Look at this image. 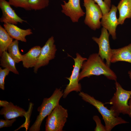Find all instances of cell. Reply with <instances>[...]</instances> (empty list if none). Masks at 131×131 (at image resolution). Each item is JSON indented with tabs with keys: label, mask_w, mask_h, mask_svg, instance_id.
Instances as JSON below:
<instances>
[{
	"label": "cell",
	"mask_w": 131,
	"mask_h": 131,
	"mask_svg": "<svg viewBox=\"0 0 131 131\" xmlns=\"http://www.w3.org/2000/svg\"><path fill=\"white\" fill-rule=\"evenodd\" d=\"M110 34L107 30L103 27L101 29V35L99 38L92 37V40L98 45V54L103 60H106V64L110 67L111 50L109 43Z\"/></svg>",
	"instance_id": "9"
},
{
	"label": "cell",
	"mask_w": 131,
	"mask_h": 131,
	"mask_svg": "<svg viewBox=\"0 0 131 131\" xmlns=\"http://www.w3.org/2000/svg\"><path fill=\"white\" fill-rule=\"evenodd\" d=\"M115 84L116 91L109 103L112 105L110 109L117 116L120 114L129 115L130 107L128 102L131 97V90H125L117 81Z\"/></svg>",
	"instance_id": "4"
},
{
	"label": "cell",
	"mask_w": 131,
	"mask_h": 131,
	"mask_svg": "<svg viewBox=\"0 0 131 131\" xmlns=\"http://www.w3.org/2000/svg\"><path fill=\"white\" fill-rule=\"evenodd\" d=\"M61 5L62 12L70 17L73 23L78 22L79 19L85 14L80 5V0H68L66 2L63 1Z\"/></svg>",
	"instance_id": "10"
},
{
	"label": "cell",
	"mask_w": 131,
	"mask_h": 131,
	"mask_svg": "<svg viewBox=\"0 0 131 131\" xmlns=\"http://www.w3.org/2000/svg\"><path fill=\"white\" fill-rule=\"evenodd\" d=\"M68 117V111L58 104L48 116L46 131H62Z\"/></svg>",
	"instance_id": "5"
},
{
	"label": "cell",
	"mask_w": 131,
	"mask_h": 131,
	"mask_svg": "<svg viewBox=\"0 0 131 131\" xmlns=\"http://www.w3.org/2000/svg\"><path fill=\"white\" fill-rule=\"evenodd\" d=\"M13 39L9 35L4 28L0 25V56L4 51H7Z\"/></svg>",
	"instance_id": "19"
},
{
	"label": "cell",
	"mask_w": 131,
	"mask_h": 131,
	"mask_svg": "<svg viewBox=\"0 0 131 131\" xmlns=\"http://www.w3.org/2000/svg\"><path fill=\"white\" fill-rule=\"evenodd\" d=\"M10 5L8 1L6 0H0V8L2 12L0 22L15 25L17 24L18 23H22L26 22L16 14Z\"/></svg>",
	"instance_id": "12"
},
{
	"label": "cell",
	"mask_w": 131,
	"mask_h": 131,
	"mask_svg": "<svg viewBox=\"0 0 131 131\" xmlns=\"http://www.w3.org/2000/svg\"><path fill=\"white\" fill-rule=\"evenodd\" d=\"M119 61L131 64V43L121 48L112 49L111 63H114Z\"/></svg>",
	"instance_id": "15"
},
{
	"label": "cell",
	"mask_w": 131,
	"mask_h": 131,
	"mask_svg": "<svg viewBox=\"0 0 131 131\" xmlns=\"http://www.w3.org/2000/svg\"><path fill=\"white\" fill-rule=\"evenodd\" d=\"M128 104L130 107L129 113L128 115L131 118V97L129 100Z\"/></svg>",
	"instance_id": "29"
},
{
	"label": "cell",
	"mask_w": 131,
	"mask_h": 131,
	"mask_svg": "<svg viewBox=\"0 0 131 131\" xmlns=\"http://www.w3.org/2000/svg\"><path fill=\"white\" fill-rule=\"evenodd\" d=\"M49 0H29L28 4L31 10H40L47 7Z\"/></svg>",
	"instance_id": "21"
},
{
	"label": "cell",
	"mask_w": 131,
	"mask_h": 131,
	"mask_svg": "<svg viewBox=\"0 0 131 131\" xmlns=\"http://www.w3.org/2000/svg\"><path fill=\"white\" fill-rule=\"evenodd\" d=\"M0 114L3 115L5 120L16 118L19 117L25 116L27 118L28 113L23 108L15 105L11 102H8L6 105L1 109Z\"/></svg>",
	"instance_id": "13"
},
{
	"label": "cell",
	"mask_w": 131,
	"mask_h": 131,
	"mask_svg": "<svg viewBox=\"0 0 131 131\" xmlns=\"http://www.w3.org/2000/svg\"><path fill=\"white\" fill-rule=\"evenodd\" d=\"M119 13V25H122L125 19L131 18V0H121L117 6Z\"/></svg>",
	"instance_id": "17"
},
{
	"label": "cell",
	"mask_w": 131,
	"mask_h": 131,
	"mask_svg": "<svg viewBox=\"0 0 131 131\" xmlns=\"http://www.w3.org/2000/svg\"><path fill=\"white\" fill-rule=\"evenodd\" d=\"M83 1L86 9L85 24L93 30L99 29L101 25L100 19L103 15L100 7L93 0Z\"/></svg>",
	"instance_id": "6"
},
{
	"label": "cell",
	"mask_w": 131,
	"mask_h": 131,
	"mask_svg": "<svg viewBox=\"0 0 131 131\" xmlns=\"http://www.w3.org/2000/svg\"><path fill=\"white\" fill-rule=\"evenodd\" d=\"M8 101L5 100H0V106L3 107L8 103Z\"/></svg>",
	"instance_id": "28"
},
{
	"label": "cell",
	"mask_w": 131,
	"mask_h": 131,
	"mask_svg": "<svg viewBox=\"0 0 131 131\" xmlns=\"http://www.w3.org/2000/svg\"><path fill=\"white\" fill-rule=\"evenodd\" d=\"M117 9V7L112 5L110 11L103 15L101 21V25L108 31L114 40L116 39V29L119 25L116 16Z\"/></svg>",
	"instance_id": "11"
},
{
	"label": "cell",
	"mask_w": 131,
	"mask_h": 131,
	"mask_svg": "<svg viewBox=\"0 0 131 131\" xmlns=\"http://www.w3.org/2000/svg\"><path fill=\"white\" fill-rule=\"evenodd\" d=\"M128 74L129 77L131 80V70L129 71L128 72Z\"/></svg>",
	"instance_id": "30"
},
{
	"label": "cell",
	"mask_w": 131,
	"mask_h": 131,
	"mask_svg": "<svg viewBox=\"0 0 131 131\" xmlns=\"http://www.w3.org/2000/svg\"><path fill=\"white\" fill-rule=\"evenodd\" d=\"M63 91L60 88H56L52 94L49 98H44L42 104L37 109L39 115L34 123L29 128L30 131H39L43 119L52 112L59 104L63 97Z\"/></svg>",
	"instance_id": "3"
},
{
	"label": "cell",
	"mask_w": 131,
	"mask_h": 131,
	"mask_svg": "<svg viewBox=\"0 0 131 131\" xmlns=\"http://www.w3.org/2000/svg\"><path fill=\"white\" fill-rule=\"evenodd\" d=\"M100 7L102 11L103 15L108 13L110 8L108 6L103 0H93Z\"/></svg>",
	"instance_id": "25"
},
{
	"label": "cell",
	"mask_w": 131,
	"mask_h": 131,
	"mask_svg": "<svg viewBox=\"0 0 131 131\" xmlns=\"http://www.w3.org/2000/svg\"><path fill=\"white\" fill-rule=\"evenodd\" d=\"M79 96L84 101L95 107L101 115L105 124L106 131H110L117 125L128 123L117 115L112 110L108 109L102 102L95 99L87 93L80 92Z\"/></svg>",
	"instance_id": "2"
},
{
	"label": "cell",
	"mask_w": 131,
	"mask_h": 131,
	"mask_svg": "<svg viewBox=\"0 0 131 131\" xmlns=\"http://www.w3.org/2000/svg\"><path fill=\"white\" fill-rule=\"evenodd\" d=\"M16 120V118L9 120H4L1 119L0 120V128L4 127H8L11 126L13 123Z\"/></svg>",
	"instance_id": "26"
},
{
	"label": "cell",
	"mask_w": 131,
	"mask_h": 131,
	"mask_svg": "<svg viewBox=\"0 0 131 131\" xmlns=\"http://www.w3.org/2000/svg\"><path fill=\"white\" fill-rule=\"evenodd\" d=\"M76 55L75 58L72 57L74 61V64L72 74L69 77L66 78L69 80V83L63 92V97L64 98H66L72 91L78 92L81 91L82 90L81 84L79 82V72L83 62L87 59L82 57L78 53Z\"/></svg>",
	"instance_id": "7"
},
{
	"label": "cell",
	"mask_w": 131,
	"mask_h": 131,
	"mask_svg": "<svg viewBox=\"0 0 131 131\" xmlns=\"http://www.w3.org/2000/svg\"><path fill=\"white\" fill-rule=\"evenodd\" d=\"M54 42V37L52 36L48 39L41 48L39 58L34 67L33 72L35 73H37L39 68L47 65L50 60L54 58L57 51Z\"/></svg>",
	"instance_id": "8"
},
{
	"label": "cell",
	"mask_w": 131,
	"mask_h": 131,
	"mask_svg": "<svg viewBox=\"0 0 131 131\" xmlns=\"http://www.w3.org/2000/svg\"><path fill=\"white\" fill-rule=\"evenodd\" d=\"M104 1L106 4L110 8L111 7V0H104Z\"/></svg>",
	"instance_id": "27"
},
{
	"label": "cell",
	"mask_w": 131,
	"mask_h": 131,
	"mask_svg": "<svg viewBox=\"0 0 131 131\" xmlns=\"http://www.w3.org/2000/svg\"><path fill=\"white\" fill-rule=\"evenodd\" d=\"M18 41H13L8 48V53L16 63H18L22 61V55L19 50Z\"/></svg>",
	"instance_id": "20"
},
{
	"label": "cell",
	"mask_w": 131,
	"mask_h": 131,
	"mask_svg": "<svg viewBox=\"0 0 131 131\" xmlns=\"http://www.w3.org/2000/svg\"><path fill=\"white\" fill-rule=\"evenodd\" d=\"M93 119L96 124V126L94 130L95 131H106L105 126L102 124L101 120L98 116L94 115Z\"/></svg>",
	"instance_id": "24"
},
{
	"label": "cell",
	"mask_w": 131,
	"mask_h": 131,
	"mask_svg": "<svg viewBox=\"0 0 131 131\" xmlns=\"http://www.w3.org/2000/svg\"><path fill=\"white\" fill-rule=\"evenodd\" d=\"M29 0H8L11 5L16 7L23 8L27 10H31L28 4Z\"/></svg>",
	"instance_id": "22"
},
{
	"label": "cell",
	"mask_w": 131,
	"mask_h": 131,
	"mask_svg": "<svg viewBox=\"0 0 131 131\" xmlns=\"http://www.w3.org/2000/svg\"><path fill=\"white\" fill-rule=\"evenodd\" d=\"M0 66L4 68L8 69L16 74H19L15 66L16 62L8 54L7 51L3 52L0 56Z\"/></svg>",
	"instance_id": "18"
},
{
	"label": "cell",
	"mask_w": 131,
	"mask_h": 131,
	"mask_svg": "<svg viewBox=\"0 0 131 131\" xmlns=\"http://www.w3.org/2000/svg\"><path fill=\"white\" fill-rule=\"evenodd\" d=\"M41 48L40 46H35L22 55V61L24 67L29 68L35 66L40 55Z\"/></svg>",
	"instance_id": "16"
},
{
	"label": "cell",
	"mask_w": 131,
	"mask_h": 131,
	"mask_svg": "<svg viewBox=\"0 0 131 131\" xmlns=\"http://www.w3.org/2000/svg\"><path fill=\"white\" fill-rule=\"evenodd\" d=\"M10 70L8 69H2L0 67V88L2 90L5 89V80L6 76L9 74Z\"/></svg>",
	"instance_id": "23"
},
{
	"label": "cell",
	"mask_w": 131,
	"mask_h": 131,
	"mask_svg": "<svg viewBox=\"0 0 131 131\" xmlns=\"http://www.w3.org/2000/svg\"><path fill=\"white\" fill-rule=\"evenodd\" d=\"M81 69L79 81L84 77H89L92 75H103L108 79L117 81V76L115 73L105 63L98 53L90 55L88 58L83 62Z\"/></svg>",
	"instance_id": "1"
},
{
	"label": "cell",
	"mask_w": 131,
	"mask_h": 131,
	"mask_svg": "<svg viewBox=\"0 0 131 131\" xmlns=\"http://www.w3.org/2000/svg\"><path fill=\"white\" fill-rule=\"evenodd\" d=\"M3 26L12 38L22 42H26L27 41L25 38L26 36L33 34L31 29H22L14 24L7 23H4Z\"/></svg>",
	"instance_id": "14"
}]
</instances>
